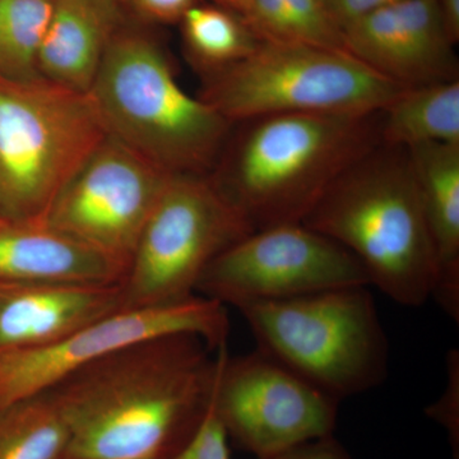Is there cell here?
Returning a JSON list of instances; mask_svg holds the SVG:
<instances>
[{
  "instance_id": "cell-13",
  "label": "cell",
  "mask_w": 459,
  "mask_h": 459,
  "mask_svg": "<svg viewBox=\"0 0 459 459\" xmlns=\"http://www.w3.org/2000/svg\"><path fill=\"white\" fill-rule=\"evenodd\" d=\"M344 51L404 89L459 80L435 0H403L343 29Z\"/></svg>"
},
{
  "instance_id": "cell-7",
  "label": "cell",
  "mask_w": 459,
  "mask_h": 459,
  "mask_svg": "<svg viewBox=\"0 0 459 459\" xmlns=\"http://www.w3.org/2000/svg\"><path fill=\"white\" fill-rule=\"evenodd\" d=\"M204 80L199 99L232 124L277 114H376L406 90L347 51L291 42L261 41Z\"/></svg>"
},
{
  "instance_id": "cell-4",
  "label": "cell",
  "mask_w": 459,
  "mask_h": 459,
  "mask_svg": "<svg viewBox=\"0 0 459 459\" xmlns=\"http://www.w3.org/2000/svg\"><path fill=\"white\" fill-rule=\"evenodd\" d=\"M108 134L169 175L207 177L234 124L181 89L162 48L120 29L90 91Z\"/></svg>"
},
{
  "instance_id": "cell-19",
  "label": "cell",
  "mask_w": 459,
  "mask_h": 459,
  "mask_svg": "<svg viewBox=\"0 0 459 459\" xmlns=\"http://www.w3.org/2000/svg\"><path fill=\"white\" fill-rule=\"evenodd\" d=\"M68 425L49 391L0 404V459H66Z\"/></svg>"
},
{
  "instance_id": "cell-22",
  "label": "cell",
  "mask_w": 459,
  "mask_h": 459,
  "mask_svg": "<svg viewBox=\"0 0 459 459\" xmlns=\"http://www.w3.org/2000/svg\"><path fill=\"white\" fill-rule=\"evenodd\" d=\"M53 0H0V77H40L38 57Z\"/></svg>"
},
{
  "instance_id": "cell-11",
  "label": "cell",
  "mask_w": 459,
  "mask_h": 459,
  "mask_svg": "<svg viewBox=\"0 0 459 459\" xmlns=\"http://www.w3.org/2000/svg\"><path fill=\"white\" fill-rule=\"evenodd\" d=\"M229 331L225 305L198 294L179 303L126 307L50 346L0 352V404L48 391L129 344L169 334H195L217 351L226 346Z\"/></svg>"
},
{
  "instance_id": "cell-25",
  "label": "cell",
  "mask_w": 459,
  "mask_h": 459,
  "mask_svg": "<svg viewBox=\"0 0 459 459\" xmlns=\"http://www.w3.org/2000/svg\"><path fill=\"white\" fill-rule=\"evenodd\" d=\"M131 5L140 16L160 23L180 22L197 0H122Z\"/></svg>"
},
{
  "instance_id": "cell-21",
  "label": "cell",
  "mask_w": 459,
  "mask_h": 459,
  "mask_svg": "<svg viewBox=\"0 0 459 459\" xmlns=\"http://www.w3.org/2000/svg\"><path fill=\"white\" fill-rule=\"evenodd\" d=\"M180 23L186 53L204 77L237 65L261 42L240 14L219 5L195 4Z\"/></svg>"
},
{
  "instance_id": "cell-28",
  "label": "cell",
  "mask_w": 459,
  "mask_h": 459,
  "mask_svg": "<svg viewBox=\"0 0 459 459\" xmlns=\"http://www.w3.org/2000/svg\"><path fill=\"white\" fill-rule=\"evenodd\" d=\"M444 31L452 44L459 41V0H435Z\"/></svg>"
},
{
  "instance_id": "cell-10",
  "label": "cell",
  "mask_w": 459,
  "mask_h": 459,
  "mask_svg": "<svg viewBox=\"0 0 459 459\" xmlns=\"http://www.w3.org/2000/svg\"><path fill=\"white\" fill-rule=\"evenodd\" d=\"M355 286H370L361 263L300 222L253 231L228 247L202 274L197 294L238 307Z\"/></svg>"
},
{
  "instance_id": "cell-9",
  "label": "cell",
  "mask_w": 459,
  "mask_h": 459,
  "mask_svg": "<svg viewBox=\"0 0 459 459\" xmlns=\"http://www.w3.org/2000/svg\"><path fill=\"white\" fill-rule=\"evenodd\" d=\"M212 411L229 440L258 459L333 435L340 402L256 349L217 350Z\"/></svg>"
},
{
  "instance_id": "cell-3",
  "label": "cell",
  "mask_w": 459,
  "mask_h": 459,
  "mask_svg": "<svg viewBox=\"0 0 459 459\" xmlns=\"http://www.w3.org/2000/svg\"><path fill=\"white\" fill-rule=\"evenodd\" d=\"M304 225L342 246L403 307L431 299L433 243L404 148L379 146L332 183Z\"/></svg>"
},
{
  "instance_id": "cell-1",
  "label": "cell",
  "mask_w": 459,
  "mask_h": 459,
  "mask_svg": "<svg viewBox=\"0 0 459 459\" xmlns=\"http://www.w3.org/2000/svg\"><path fill=\"white\" fill-rule=\"evenodd\" d=\"M195 334L129 344L53 388L68 425L66 459H169L212 406L219 358Z\"/></svg>"
},
{
  "instance_id": "cell-26",
  "label": "cell",
  "mask_w": 459,
  "mask_h": 459,
  "mask_svg": "<svg viewBox=\"0 0 459 459\" xmlns=\"http://www.w3.org/2000/svg\"><path fill=\"white\" fill-rule=\"evenodd\" d=\"M272 459H352L333 435L310 440Z\"/></svg>"
},
{
  "instance_id": "cell-6",
  "label": "cell",
  "mask_w": 459,
  "mask_h": 459,
  "mask_svg": "<svg viewBox=\"0 0 459 459\" xmlns=\"http://www.w3.org/2000/svg\"><path fill=\"white\" fill-rule=\"evenodd\" d=\"M258 350L342 401L385 379L388 342L369 286L238 305Z\"/></svg>"
},
{
  "instance_id": "cell-24",
  "label": "cell",
  "mask_w": 459,
  "mask_h": 459,
  "mask_svg": "<svg viewBox=\"0 0 459 459\" xmlns=\"http://www.w3.org/2000/svg\"><path fill=\"white\" fill-rule=\"evenodd\" d=\"M169 459H231L228 434L214 415L212 406L195 437Z\"/></svg>"
},
{
  "instance_id": "cell-8",
  "label": "cell",
  "mask_w": 459,
  "mask_h": 459,
  "mask_svg": "<svg viewBox=\"0 0 459 459\" xmlns=\"http://www.w3.org/2000/svg\"><path fill=\"white\" fill-rule=\"evenodd\" d=\"M252 232L210 178L171 175L122 281L126 307L179 303L197 295L208 265Z\"/></svg>"
},
{
  "instance_id": "cell-27",
  "label": "cell",
  "mask_w": 459,
  "mask_h": 459,
  "mask_svg": "<svg viewBox=\"0 0 459 459\" xmlns=\"http://www.w3.org/2000/svg\"><path fill=\"white\" fill-rule=\"evenodd\" d=\"M403 0H325V4L341 27L351 23L370 12L377 11Z\"/></svg>"
},
{
  "instance_id": "cell-17",
  "label": "cell",
  "mask_w": 459,
  "mask_h": 459,
  "mask_svg": "<svg viewBox=\"0 0 459 459\" xmlns=\"http://www.w3.org/2000/svg\"><path fill=\"white\" fill-rule=\"evenodd\" d=\"M122 0H53L38 57L40 77L90 92L114 36L123 27Z\"/></svg>"
},
{
  "instance_id": "cell-23",
  "label": "cell",
  "mask_w": 459,
  "mask_h": 459,
  "mask_svg": "<svg viewBox=\"0 0 459 459\" xmlns=\"http://www.w3.org/2000/svg\"><path fill=\"white\" fill-rule=\"evenodd\" d=\"M427 413L448 431L453 448L459 442V353L452 350L446 355V385L439 400L428 407Z\"/></svg>"
},
{
  "instance_id": "cell-2",
  "label": "cell",
  "mask_w": 459,
  "mask_h": 459,
  "mask_svg": "<svg viewBox=\"0 0 459 459\" xmlns=\"http://www.w3.org/2000/svg\"><path fill=\"white\" fill-rule=\"evenodd\" d=\"M380 120L382 111L243 120L207 177L252 231L303 223L332 183L382 143Z\"/></svg>"
},
{
  "instance_id": "cell-20",
  "label": "cell",
  "mask_w": 459,
  "mask_h": 459,
  "mask_svg": "<svg viewBox=\"0 0 459 459\" xmlns=\"http://www.w3.org/2000/svg\"><path fill=\"white\" fill-rule=\"evenodd\" d=\"M243 18L261 41L344 50L343 29L325 0H250Z\"/></svg>"
},
{
  "instance_id": "cell-18",
  "label": "cell",
  "mask_w": 459,
  "mask_h": 459,
  "mask_svg": "<svg viewBox=\"0 0 459 459\" xmlns=\"http://www.w3.org/2000/svg\"><path fill=\"white\" fill-rule=\"evenodd\" d=\"M380 140L385 146L459 144V80L402 91L382 111Z\"/></svg>"
},
{
  "instance_id": "cell-5",
  "label": "cell",
  "mask_w": 459,
  "mask_h": 459,
  "mask_svg": "<svg viewBox=\"0 0 459 459\" xmlns=\"http://www.w3.org/2000/svg\"><path fill=\"white\" fill-rule=\"evenodd\" d=\"M108 135L90 92L0 77V220L44 221Z\"/></svg>"
},
{
  "instance_id": "cell-16",
  "label": "cell",
  "mask_w": 459,
  "mask_h": 459,
  "mask_svg": "<svg viewBox=\"0 0 459 459\" xmlns=\"http://www.w3.org/2000/svg\"><path fill=\"white\" fill-rule=\"evenodd\" d=\"M406 152L434 247L431 298L458 322L459 144H418Z\"/></svg>"
},
{
  "instance_id": "cell-15",
  "label": "cell",
  "mask_w": 459,
  "mask_h": 459,
  "mask_svg": "<svg viewBox=\"0 0 459 459\" xmlns=\"http://www.w3.org/2000/svg\"><path fill=\"white\" fill-rule=\"evenodd\" d=\"M126 272L45 221L0 220V286L122 282Z\"/></svg>"
},
{
  "instance_id": "cell-29",
  "label": "cell",
  "mask_w": 459,
  "mask_h": 459,
  "mask_svg": "<svg viewBox=\"0 0 459 459\" xmlns=\"http://www.w3.org/2000/svg\"><path fill=\"white\" fill-rule=\"evenodd\" d=\"M210 2L214 5L229 9V11L235 12V13L243 16L247 5H249L250 0H210Z\"/></svg>"
},
{
  "instance_id": "cell-14",
  "label": "cell",
  "mask_w": 459,
  "mask_h": 459,
  "mask_svg": "<svg viewBox=\"0 0 459 459\" xmlns=\"http://www.w3.org/2000/svg\"><path fill=\"white\" fill-rule=\"evenodd\" d=\"M122 309V282L2 285L0 352L50 346Z\"/></svg>"
},
{
  "instance_id": "cell-12",
  "label": "cell",
  "mask_w": 459,
  "mask_h": 459,
  "mask_svg": "<svg viewBox=\"0 0 459 459\" xmlns=\"http://www.w3.org/2000/svg\"><path fill=\"white\" fill-rule=\"evenodd\" d=\"M170 177L108 135L57 195L44 221L126 273Z\"/></svg>"
}]
</instances>
